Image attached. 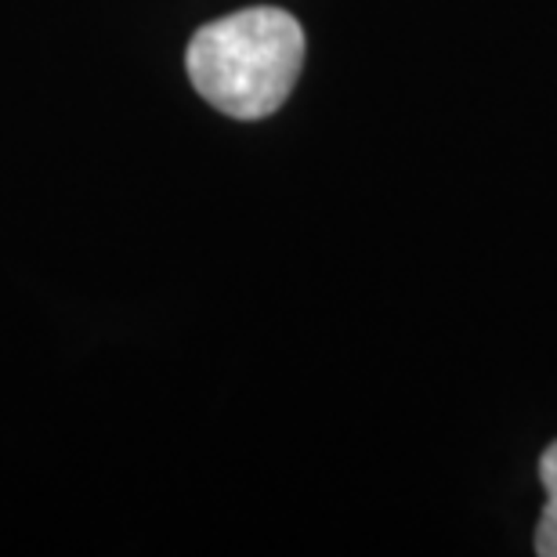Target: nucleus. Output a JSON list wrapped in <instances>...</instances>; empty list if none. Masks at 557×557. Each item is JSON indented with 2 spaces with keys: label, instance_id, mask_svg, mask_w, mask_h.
Returning <instances> with one entry per match:
<instances>
[{
  "label": "nucleus",
  "instance_id": "2",
  "mask_svg": "<svg viewBox=\"0 0 557 557\" xmlns=\"http://www.w3.org/2000/svg\"><path fill=\"white\" fill-rule=\"evenodd\" d=\"M540 482L547 488V507H543L540 525H536V554L557 557V442L547 445V453H543Z\"/></svg>",
  "mask_w": 557,
  "mask_h": 557
},
{
  "label": "nucleus",
  "instance_id": "1",
  "mask_svg": "<svg viewBox=\"0 0 557 557\" xmlns=\"http://www.w3.org/2000/svg\"><path fill=\"white\" fill-rule=\"evenodd\" d=\"M305 65V29L283 8H247L210 22L188 40L185 70L218 113L272 116Z\"/></svg>",
  "mask_w": 557,
  "mask_h": 557
}]
</instances>
